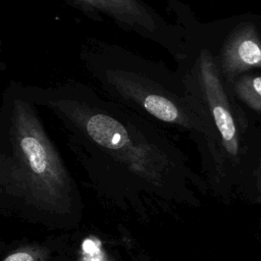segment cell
<instances>
[{"label":"cell","mask_w":261,"mask_h":261,"mask_svg":"<svg viewBox=\"0 0 261 261\" xmlns=\"http://www.w3.org/2000/svg\"><path fill=\"white\" fill-rule=\"evenodd\" d=\"M216 62L224 82L231 84L241 73L261 68V39L252 22L237 24L225 37Z\"/></svg>","instance_id":"cell-3"},{"label":"cell","mask_w":261,"mask_h":261,"mask_svg":"<svg viewBox=\"0 0 261 261\" xmlns=\"http://www.w3.org/2000/svg\"><path fill=\"white\" fill-rule=\"evenodd\" d=\"M81 62L100 93L159 127L187 133L214 147V133L204 104L182 73L125 47L87 38Z\"/></svg>","instance_id":"cell-1"},{"label":"cell","mask_w":261,"mask_h":261,"mask_svg":"<svg viewBox=\"0 0 261 261\" xmlns=\"http://www.w3.org/2000/svg\"><path fill=\"white\" fill-rule=\"evenodd\" d=\"M65 2L72 8L79 10L88 18L95 21H102L104 17L96 9L92 0H65Z\"/></svg>","instance_id":"cell-5"},{"label":"cell","mask_w":261,"mask_h":261,"mask_svg":"<svg viewBox=\"0 0 261 261\" xmlns=\"http://www.w3.org/2000/svg\"><path fill=\"white\" fill-rule=\"evenodd\" d=\"M4 261H34V258L31 254L27 252H19L9 255L5 258Z\"/></svg>","instance_id":"cell-6"},{"label":"cell","mask_w":261,"mask_h":261,"mask_svg":"<svg viewBox=\"0 0 261 261\" xmlns=\"http://www.w3.org/2000/svg\"><path fill=\"white\" fill-rule=\"evenodd\" d=\"M104 17L121 30L133 32L167 51L176 63L187 57V46L181 30L168 22L143 0H92Z\"/></svg>","instance_id":"cell-2"},{"label":"cell","mask_w":261,"mask_h":261,"mask_svg":"<svg viewBox=\"0 0 261 261\" xmlns=\"http://www.w3.org/2000/svg\"><path fill=\"white\" fill-rule=\"evenodd\" d=\"M230 86L238 99L261 113V75H241Z\"/></svg>","instance_id":"cell-4"},{"label":"cell","mask_w":261,"mask_h":261,"mask_svg":"<svg viewBox=\"0 0 261 261\" xmlns=\"http://www.w3.org/2000/svg\"><path fill=\"white\" fill-rule=\"evenodd\" d=\"M258 187H259V192H260V197H261V171H260V174H259V184H258Z\"/></svg>","instance_id":"cell-7"}]
</instances>
